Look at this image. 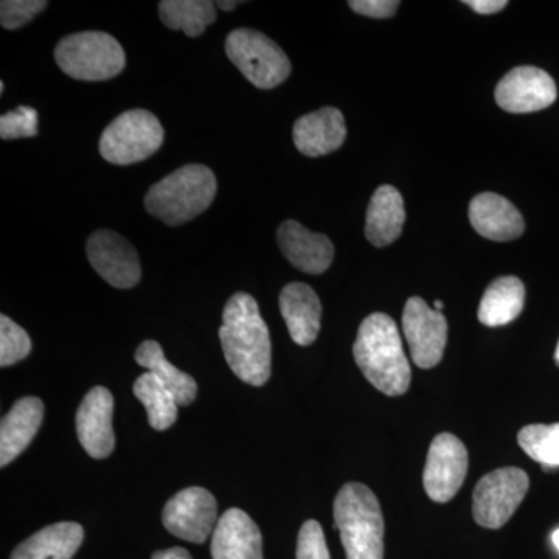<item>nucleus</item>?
I'll list each match as a JSON object with an SVG mask.
<instances>
[{
	"mask_svg": "<svg viewBox=\"0 0 559 559\" xmlns=\"http://www.w3.org/2000/svg\"><path fill=\"white\" fill-rule=\"evenodd\" d=\"M221 347L231 371L246 384H266L271 378V337L259 304L246 293L227 301L219 329Z\"/></svg>",
	"mask_w": 559,
	"mask_h": 559,
	"instance_id": "f257e3e1",
	"label": "nucleus"
},
{
	"mask_svg": "<svg viewBox=\"0 0 559 559\" xmlns=\"http://www.w3.org/2000/svg\"><path fill=\"white\" fill-rule=\"evenodd\" d=\"M356 364L367 381L388 396L409 390L412 371L395 320L374 312L360 323L353 345Z\"/></svg>",
	"mask_w": 559,
	"mask_h": 559,
	"instance_id": "f03ea898",
	"label": "nucleus"
},
{
	"mask_svg": "<svg viewBox=\"0 0 559 559\" xmlns=\"http://www.w3.org/2000/svg\"><path fill=\"white\" fill-rule=\"evenodd\" d=\"M334 528L347 559H384V518L369 487L349 481L334 500Z\"/></svg>",
	"mask_w": 559,
	"mask_h": 559,
	"instance_id": "7ed1b4c3",
	"label": "nucleus"
},
{
	"mask_svg": "<svg viewBox=\"0 0 559 559\" xmlns=\"http://www.w3.org/2000/svg\"><path fill=\"white\" fill-rule=\"evenodd\" d=\"M216 190L218 182L209 167L186 165L151 187L145 207L167 226H180L204 213L215 200Z\"/></svg>",
	"mask_w": 559,
	"mask_h": 559,
	"instance_id": "20e7f679",
	"label": "nucleus"
},
{
	"mask_svg": "<svg viewBox=\"0 0 559 559\" xmlns=\"http://www.w3.org/2000/svg\"><path fill=\"white\" fill-rule=\"evenodd\" d=\"M55 61L70 79L106 81L121 73L127 57L119 40L108 33L81 32L58 43Z\"/></svg>",
	"mask_w": 559,
	"mask_h": 559,
	"instance_id": "39448f33",
	"label": "nucleus"
},
{
	"mask_svg": "<svg viewBox=\"0 0 559 559\" xmlns=\"http://www.w3.org/2000/svg\"><path fill=\"white\" fill-rule=\"evenodd\" d=\"M164 138L159 119L150 110H127L103 131L100 154L109 164H138L153 156L164 143Z\"/></svg>",
	"mask_w": 559,
	"mask_h": 559,
	"instance_id": "423d86ee",
	"label": "nucleus"
},
{
	"mask_svg": "<svg viewBox=\"0 0 559 559\" xmlns=\"http://www.w3.org/2000/svg\"><path fill=\"white\" fill-rule=\"evenodd\" d=\"M226 53L259 90H274L290 73L289 58L274 40L252 28H237L226 39Z\"/></svg>",
	"mask_w": 559,
	"mask_h": 559,
	"instance_id": "0eeeda50",
	"label": "nucleus"
},
{
	"mask_svg": "<svg viewBox=\"0 0 559 559\" xmlns=\"http://www.w3.org/2000/svg\"><path fill=\"white\" fill-rule=\"evenodd\" d=\"M527 473L520 468H499L481 477L473 495V516L480 527H503L520 509L527 495Z\"/></svg>",
	"mask_w": 559,
	"mask_h": 559,
	"instance_id": "6e6552de",
	"label": "nucleus"
},
{
	"mask_svg": "<svg viewBox=\"0 0 559 559\" xmlns=\"http://www.w3.org/2000/svg\"><path fill=\"white\" fill-rule=\"evenodd\" d=\"M162 521L176 538L204 544L218 525V503L207 489L186 488L168 500Z\"/></svg>",
	"mask_w": 559,
	"mask_h": 559,
	"instance_id": "1a4fd4ad",
	"label": "nucleus"
},
{
	"mask_svg": "<svg viewBox=\"0 0 559 559\" xmlns=\"http://www.w3.org/2000/svg\"><path fill=\"white\" fill-rule=\"evenodd\" d=\"M468 451L452 433H440L430 443L423 484L433 502H450L468 474Z\"/></svg>",
	"mask_w": 559,
	"mask_h": 559,
	"instance_id": "9d476101",
	"label": "nucleus"
},
{
	"mask_svg": "<svg viewBox=\"0 0 559 559\" xmlns=\"http://www.w3.org/2000/svg\"><path fill=\"white\" fill-rule=\"evenodd\" d=\"M403 331L415 366L432 369L440 362L448 342V322L441 312L419 297H411L404 307Z\"/></svg>",
	"mask_w": 559,
	"mask_h": 559,
	"instance_id": "9b49d317",
	"label": "nucleus"
},
{
	"mask_svg": "<svg viewBox=\"0 0 559 559\" xmlns=\"http://www.w3.org/2000/svg\"><path fill=\"white\" fill-rule=\"evenodd\" d=\"M92 267L114 288L130 289L142 278L138 252L131 242L112 230L92 234L86 245Z\"/></svg>",
	"mask_w": 559,
	"mask_h": 559,
	"instance_id": "f8f14e48",
	"label": "nucleus"
},
{
	"mask_svg": "<svg viewBox=\"0 0 559 559\" xmlns=\"http://www.w3.org/2000/svg\"><path fill=\"white\" fill-rule=\"evenodd\" d=\"M495 97L507 112L528 114L554 105L558 91L549 73L533 66H521L499 81Z\"/></svg>",
	"mask_w": 559,
	"mask_h": 559,
	"instance_id": "ddd939ff",
	"label": "nucleus"
},
{
	"mask_svg": "<svg viewBox=\"0 0 559 559\" xmlns=\"http://www.w3.org/2000/svg\"><path fill=\"white\" fill-rule=\"evenodd\" d=\"M114 396L108 389L94 388L76 412V433L92 459H106L116 448L112 429Z\"/></svg>",
	"mask_w": 559,
	"mask_h": 559,
	"instance_id": "4468645a",
	"label": "nucleus"
},
{
	"mask_svg": "<svg viewBox=\"0 0 559 559\" xmlns=\"http://www.w3.org/2000/svg\"><path fill=\"white\" fill-rule=\"evenodd\" d=\"M277 242L286 260L305 274H323L333 263L334 248L330 238L308 230L297 221H285L278 227Z\"/></svg>",
	"mask_w": 559,
	"mask_h": 559,
	"instance_id": "2eb2a0df",
	"label": "nucleus"
},
{
	"mask_svg": "<svg viewBox=\"0 0 559 559\" xmlns=\"http://www.w3.org/2000/svg\"><path fill=\"white\" fill-rule=\"evenodd\" d=\"M213 559H263V538L259 525L246 511L227 510L212 535Z\"/></svg>",
	"mask_w": 559,
	"mask_h": 559,
	"instance_id": "dca6fc26",
	"label": "nucleus"
},
{
	"mask_svg": "<svg viewBox=\"0 0 559 559\" xmlns=\"http://www.w3.org/2000/svg\"><path fill=\"white\" fill-rule=\"evenodd\" d=\"M347 138V127L340 109L322 108L300 117L294 124L293 139L304 156H326L340 150Z\"/></svg>",
	"mask_w": 559,
	"mask_h": 559,
	"instance_id": "f3484780",
	"label": "nucleus"
},
{
	"mask_svg": "<svg viewBox=\"0 0 559 559\" xmlns=\"http://www.w3.org/2000/svg\"><path fill=\"white\" fill-rule=\"evenodd\" d=\"M469 223L480 237L492 241L516 240L525 229L520 210L496 193H480L471 201Z\"/></svg>",
	"mask_w": 559,
	"mask_h": 559,
	"instance_id": "a211bd4d",
	"label": "nucleus"
},
{
	"mask_svg": "<svg viewBox=\"0 0 559 559\" xmlns=\"http://www.w3.org/2000/svg\"><path fill=\"white\" fill-rule=\"evenodd\" d=\"M278 304L290 340L300 347H308L318 340L322 305L311 286L289 283L280 293Z\"/></svg>",
	"mask_w": 559,
	"mask_h": 559,
	"instance_id": "6ab92c4d",
	"label": "nucleus"
},
{
	"mask_svg": "<svg viewBox=\"0 0 559 559\" xmlns=\"http://www.w3.org/2000/svg\"><path fill=\"white\" fill-rule=\"evenodd\" d=\"M44 419V403L36 396H25L14 403L0 425V466L5 468L20 457L35 439Z\"/></svg>",
	"mask_w": 559,
	"mask_h": 559,
	"instance_id": "aec40b11",
	"label": "nucleus"
},
{
	"mask_svg": "<svg viewBox=\"0 0 559 559\" xmlns=\"http://www.w3.org/2000/svg\"><path fill=\"white\" fill-rule=\"evenodd\" d=\"M406 223L403 197L393 186H381L367 209L366 237L374 248H385L399 240Z\"/></svg>",
	"mask_w": 559,
	"mask_h": 559,
	"instance_id": "412c9836",
	"label": "nucleus"
},
{
	"mask_svg": "<svg viewBox=\"0 0 559 559\" xmlns=\"http://www.w3.org/2000/svg\"><path fill=\"white\" fill-rule=\"evenodd\" d=\"M84 539L76 522H58L25 539L10 559H72Z\"/></svg>",
	"mask_w": 559,
	"mask_h": 559,
	"instance_id": "4be33fe9",
	"label": "nucleus"
},
{
	"mask_svg": "<svg viewBox=\"0 0 559 559\" xmlns=\"http://www.w3.org/2000/svg\"><path fill=\"white\" fill-rule=\"evenodd\" d=\"M524 283L518 277H499L485 290L479 305L480 323L502 326L513 322L524 308Z\"/></svg>",
	"mask_w": 559,
	"mask_h": 559,
	"instance_id": "5701e85b",
	"label": "nucleus"
},
{
	"mask_svg": "<svg viewBox=\"0 0 559 559\" xmlns=\"http://www.w3.org/2000/svg\"><path fill=\"white\" fill-rule=\"evenodd\" d=\"M135 362L140 367L153 373L165 385L179 406H189L197 399L198 385L197 381L190 374L183 373L178 367L173 366L165 358L164 349H162L159 342L145 341L135 349Z\"/></svg>",
	"mask_w": 559,
	"mask_h": 559,
	"instance_id": "b1692460",
	"label": "nucleus"
},
{
	"mask_svg": "<svg viewBox=\"0 0 559 559\" xmlns=\"http://www.w3.org/2000/svg\"><path fill=\"white\" fill-rule=\"evenodd\" d=\"M159 16L171 31H182L190 38H197L216 21V3L210 0H162Z\"/></svg>",
	"mask_w": 559,
	"mask_h": 559,
	"instance_id": "393cba45",
	"label": "nucleus"
},
{
	"mask_svg": "<svg viewBox=\"0 0 559 559\" xmlns=\"http://www.w3.org/2000/svg\"><path fill=\"white\" fill-rule=\"evenodd\" d=\"M134 395L145 406L150 426L156 430H167L178 419L179 403L175 395L153 373L140 374L134 382Z\"/></svg>",
	"mask_w": 559,
	"mask_h": 559,
	"instance_id": "a878e982",
	"label": "nucleus"
},
{
	"mask_svg": "<svg viewBox=\"0 0 559 559\" xmlns=\"http://www.w3.org/2000/svg\"><path fill=\"white\" fill-rule=\"evenodd\" d=\"M518 443L544 469L559 468V423L525 426L518 436Z\"/></svg>",
	"mask_w": 559,
	"mask_h": 559,
	"instance_id": "bb28decb",
	"label": "nucleus"
},
{
	"mask_svg": "<svg viewBox=\"0 0 559 559\" xmlns=\"http://www.w3.org/2000/svg\"><path fill=\"white\" fill-rule=\"evenodd\" d=\"M31 352L32 340L27 331L5 314L0 316V366H14L27 358Z\"/></svg>",
	"mask_w": 559,
	"mask_h": 559,
	"instance_id": "cd10ccee",
	"label": "nucleus"
},
{
	"mask_svg": "<svg viewBox=\"0 0 559 559\" xmlns=\"http://www.w3.org/2000/svg\"><path fill=\"white\" fill-rule=\"evenodd\" d=\"M38 121L36 109L20 106L0 117V138L3 140L35 138L38 135Z\"/></svg>",
	"mask_w": 559,
	"mask_h": 559,
	"instance_id": "c85d7f7f",
	"label": "nucleus"
},
{
	"mask_svg": "<svg viewBox=\"0 0 559 559\" xmlns=\"http://www.w3.org/2000/svg\"><path fill=\"white\" fill-rule=\"evenodd\" d=\"M46 7V0H3L0 3V24L7 31H16L28 24Z\"/></svg>",
	"mask_w": 559,
	"mask_h": 559,
	"instance_id": "c756f323",
	"label": "nucleus"
},
{
	"mask_svg": "<svg viewBox=\"0 0 559 559\" xmlns=\"http://www.w3.org/2000/svg\"><path fill=\"white\" fill-rule=\"evenodd\" d=\"M297 559H331L322 525L318 521H307L301 525L297 538Z\"/></svg>",
	"mask_w": 559,
	"mask_h": 559,
	"instance_id": "7c9ffc66",
	"label": "nucleus"
},
{
	"mask_svg": "<svg viewBox=\"0 0 559 559\" xmlns=\"http://www.w3.org/2000/svg\"><path fill=\"white\" fill-rule=\"evenodd\" d=\"M349 9L362 16L374 20H388L396 13L401 3L399 0H352Z\"/></svg>",
	"mask_w": 559,
	"mask_h": 559,
	"instance_id": "2f4dec72",
	"label": "nucleus"
},
{
	"mask_svg": "<svg viewBox=\"0 0 559 559\" xmlns=\"http://www.w3.org/2000/svg\"><path fill=\"white\" fill-rule=\"evenodd\" d=\"M465 5L479 14H495L499 13L509 5L507 0H466Z\"/></svg>",
	"mask_w": 559,
	"mask_h": 559,
	"instance_id": "473e14b6",
	"label": "nucleus"
},
{
	"mask_svg": "<svg viewBox=\"0 0 559 559\" xmlns=\"http://www.w3.org/2000/svg\"><path fill=\"white\" fill-rule=\"evenodd\" d=\"M153 559H193L191 555L182 547H173L168 550H159L153 555Z\"/></svg>",
	"mask_w": 559,
	"mask_h": 559,
	"instance_id": "72a5a7b5",
	"label": "nucleus"
},
{
	"mask_svg": "<svg viewBox=\"0 0 559 559\" xmlns=\"http://www.w3.org/2000/svg\"><path fill=\"white\" fill-rule=\"evenodd\" d=\"M237 5H240V2H224V0H219V2H216V7H218V9L223 11L235 10V7Z\"/></svg>",
	"mask_w": 559,
	"mask_h": 559,
	"instance_id": "f704fd0d",
	"label": "nucleus"
},
{
	"mask_svg": "<svg viewBox=\"0 0 559 559\" xmlns=\"http://www.w3.org/2000/svg\"><path fill=\"white\" fill-rule=\"evenodd\" d=\"M551 540H554L555 547L559 550V528L551 535Z\"/></svg>",
	"mask_w": 559,
	"mask_h": 559,
	"instance_id": "c9c22d12",
	"label": "nucleus"
},
{
	"mask_svg": "<svg viewBox=\"0 0 559 559\" xmlns=\"http://www.w3.org/2000/svg\"><path fill=\"white\" fill-rule=\"evenodd\" d=\"M444 305L443 301L437 300L436 304H433V310L441 312L443 310Z\"/></svg>",
	"mask_w": 559,
	"mask_h": 559,
	"instance_id": "e433bc0d",
	"label": "nucleus"
},
{
	"mask_svg": "<svg viewBox=\"0 0 559 559\" xmlns=\"http://www.w3.org/2000/svg\"><path fill=\"white\" fill-rule=\"evenodd\" d=\"M555 360H557V364L559 366V342H558L557 352H555Z\"/></svg>",
	"mask_w": 559,
	"mask_h": 559,
	"instance_id": "4c0bfd02",
	"label": "nucleus"
}]
</instances>
